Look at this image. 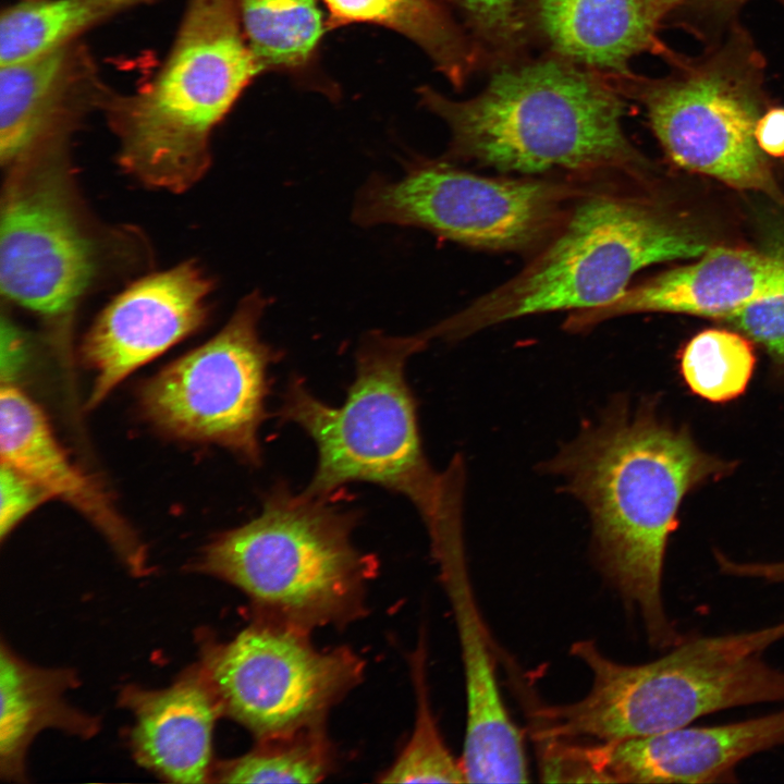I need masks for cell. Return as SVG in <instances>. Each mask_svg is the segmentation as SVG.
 <instances>
[{
  "label": "cell",
  "instance_id": "3957f363",
  "mask_svg": "<svg viewBox=\"0 0 784 784\" xmlns=\"http://www.w3.org/2000/svg\"><path fill=\"white\" fill-rule=\"evenodd\" d=\"M427 343L422 333L372 332L357 352L355 378L340 406L320 401L293 378L279 416L301 427L316 445L318 463L306 492L330 497L356 481L396 492L416 507L433 549L464 540V471L461 460L445 471L434 470L422 449L405 366Z\"/></svg>",
  "mask_w": 784,
  "mask_h": 784
},
{
  "label": "cell",
  "instance_id": "1f68e13d",
  "mask_svg": "<svg viewBox=\"0 0 784 784\" xmlns=\"http://www.w3.org/2000/svg\"><path fill=\"white\" fill-rule=\"evenodd\" d=\"M755 137L765 155L784 157V107H772L760 115Z\"/></svg>",
  "mask_w": 784,
  "mask_h": 784
},
{
  "label": "cell",
  "instance_id": "6da1fadb",
  "mask_svg": "<svg viewBox=\"0 0 784 784\" xmlns=\"http://www.w3.org/2000/svg\"><path fill=\"white\" fill-rule=\"evenodd\" d=\"M731 464L700 450L688 433L651 409L616 400L548 464L588 510L598 565L642 618L650 644L684 637L663 602V566L677 512L693 488Z\"/></svg>",
  "mask_w": 784,
  "mask_h": 784
},
{
  "label": "cell",
  "instance_id": "f546056e",
  "mask_svg": "<svg viewBox=\"0 0 784 784\" xmlns=\"http://www.w3.org/2000/svg\"><path fill=\"white\" fill-rule=\"evenodd\" d=\"M714 556L720 571L725 575L784 584V561L738 562L719 551Z\"/></svg>",
  "mask_w": 784,
  "mask_h": 784
},
{
  "label": "cell",
  "instance_id": "83f0119b",
  "mask_svg": "<svg viewBox=\"0 0 784 784\" xmlns=\"http://www.w3.org/2000/svg\"><path fill=\"white\" fill-rule=\"evenodd\" d=\"M784 367V293L756 299L723 318Z\"/></svg>",
  "mask_w": 784,
  "mask_h": 784
},
{
  "label": "cell",
  "instance_id": "603a6c76",
  "mask_svg": "<svg viewBox=\"0 0 784 784\" xmlns=\"http://www.w3.org/2000/svg\"><path fill=\"white\" fill-rule=\"evenodd\" d=\"M246 41L262 72L308 66L326 30L318 0H235Z\"/></svg>",
  "mask_w": 784,
  "mask_h": 784
},
{
  "label": "cell",
  "instance_id": "7402d4cb",
  "mask_svg": "<svg viewBox=\"0 0 784 784\" xmlns=\"http://www.w3.org/2000/svg\"><path fill=\"white\" fill-rule=\"evenodd\" d=\"M158 0H17L0 14V65L79 40L88 30Z\"/></svg>",
  "mask_w": 784,
  "mask_h": 784
},
{
  "label": "cell",
  "instance_id": "d6a6232c",
  "mask_svg": "<svg viewBox=\"0 0 784 784\" xmlns=\"http://www.w3.org/2000/svg\"><path fill=\"white\" fill-rule=\"evenodd\" d=\"M747 0H688L683 9H689L701 16L716 20L725 19L734 13ZM784 5V0H779Z\"/></svg>",
  "mask_w": 784,
  "mask_h": 784
},
{
  "label": "cell",
  "instance_id": "5b68a950",
  "mask_svg": "<svg viewBox=\"0 0 784 784\" xmlns=\"http://www.w3.org/2000/svg\"><path fill=\"white\" fill-rule=\"evenodd\" d=\"M784 639V621L719 636L684 637L664 656L642 664L615 662L591 640L571 653L592 674L581 699L534 713L538 740L593 738L602 743L689 725L725 709L784 701V671L763 652Z\"/></svg>",
  "mask_w": 784,
  "mask_h": 784
},
{
  "label": "cell",
  "instance_id": "ffe728a7",
  "mask_svg": "<svg viewBox=\"0 0 784 784\" xmlns=\"http://www.w3.org/2000/svg\"><path fill=\"white\" fill-rule=\"evenodd\" d=\"M77 685L75 671L33 665L1 644L0 775L3 779L21 781L24 777L27 748L46 728L82 738L98 732V718L65 700L64 694Z\"/></svg>",
  "mask_w": 784,
  "mask_h": 784
},
{
  "label": "cell",
  "instance_id": "7a4b0ae2",
  "mask_svg": "<svg viewBox=\"0 0 784 784\" xmlns=\"http://www.w3.org/2000/svg\"><path fill=\"white\" fill-rule=\"evenodd\" d=\"M490 70L468 99L418 89L450 131V158L527 175L645 174L647 161L623 127V95L604 74L546 52Z\"/></svg>",
  "mask_w": 784,
  "mask_h": 784
},
{
  "label": "cell",
  "instance_id": "ac0fdd59",
  "mask_svg": "<svg viewBox=\"0 0 784 784\" xmlns=\"http://www.w3.org/2000/svg\"><path fill=\"white\" fill-rule=\"evenodd\" d=\"M1 383V463L84 515L132 575H148L147 548L109 494L70 458L39 406L13 382Z\"/></svg>",
  "mask_w": 784,
  "mask_h": 784
},
{
  "label": "cell",
  "instance_id": "7c38bea8",
  "mask_svg": "<svg viewBox=\"0 0 784 784\" xmlns=\"http://www.w3.org/2000/svg\"><path fill=\"white\" fill-rule=\"evenodd\" d=\"M62 151L19 163L24 169L10 180L1 205V293L51 317L70 311L96 272L95 245L59 167Z\"/></svg>",
  "mask_w": 784,
  "mask_h": 784
},
{
  "label": "cell",
  "instance_id": "277c9868",
  "mask_svg": "<svg viewBox=\"0 0 784 784\" xmlns=\"http://www.w3.org/2000/svg\"><path fill=\"white\" fill-rule=\"evenodd\" d=\"M709 248L703 233L663 204L588 186L518 273L428 332L460 340L519 317L599 308L617 299L642 268Z\"/></svg>",
  "mask_w": 784,
  "mask_h": 784
},
{
  "label": "cell",
  "instance_id": "4dcf8cb0",
  "mask_svg": "<svg viewBox=\"0 0 784 784\" xmlns=\"http://www.w3.org/2000/svg\"><path fill=\"white\" fill-rule=\"evenodd\" d=\"M26 356L23 332L4 316L1 318V382H12Z\"/></svg>",
  "mask_w": 784,
  "mask_h": 784
},
{
  "label": "cell",
  "instance_id": "30bf717a",
  "mask_svg": "<svg viewBox=\"0 0 784 784\" xmlns=\"http://www.w3.org/2000/svg\"><path fill=\"white\" fill-rule=\"evenodd\" d=\"M268 304L245 296L210 340L173 360L139 390L145 417L174 439L222 446L253 466L261 462L269 366L279 353L259 336Z\"/></svg>",
  "mask_w": 784,
  "mask_h": 784
},
{
  "label": "cell",
  "instance_id": "e0dca14e",
  "mask_svg": "<svg viewBox=\"0 0 784 784\" xmlns=\"http://www.w3.org/2000/svg\"><path fill=\"white\" fill-rule=\"evenodd\" d=\"M688 0H522L531 42L609 76L633 74L645 52L671 58L658 37L665 19Z\"/></svg>",
  "mask_w": 784,
  "mask_h": 784
},
{
  "label": "cell",
  "instance_id": "44dd1931",
  "mask_svg": "<svg viewBox=\"0 0 784 784\" xmlns=\"http://www.w3.org/2000/svg\"><path fill=\"white\" fill-rule=\"evenodd\" d=\"M321 1L328 11V30L354 23L394 30L416 44L457 90L487 66L469 33L441 0Z\"/></svg>",
  "mask_w": 784,
  "mask_h": 784
},
{
  "label": "cell",
  "instance_id": "484cf974",
  "mask_svg": "<svg viewBox=\"0 0 784 784\" xmlns=\"http://www.w3.org/2000/svg\"><path fill=\"white\" fill-rule=\"evenodd\" d=\"M755 362L752 347L745 338L710 329L698 333L686 345L681 370L695 393L709 401L723 402L746 389Z\"/></svg>",
  "mask_w": 784,
  "mask_h": 784
},
{
  "label": "cell",
  "instance_id": "cb8c5ba5",
  "mask_svg": "<svg viewBox=\"0 0 784 784\" xmlns=\"http://www.w3.org/2000/svg\"><path fill=\"white\" fill-rule=\"evenodd\" d=\"M324 724L293 734L257 740L241 757L213 765L211 782L317 783L333 767V750Z\"/></svg>",
  "mask_w": 784,
  "mask_h": 784
},
{
  "label": "cell",
  "instance_id": "8fae6325",
  "mask_svg": "<svg viewBox=\"0 0 784 784\" xmlns=\"http://www.w3.org/2000/svg\"><path fill=\"white\" fill-rule=\"evenodd\" d=\"M309 634L255 618L229 641L208 642L199 665L221 714L256 740L324 724L363 679L365 661L346 646L319 650Z\"/></svg>",
  "mask_w": 784,
  "mask_h": 784
},
{
  "label": "cell",
  "instance_id": "f1b7e54d",
  "mask_svg": "<svg viewBox=\"0 0 784 784\" xmlns=\"http://www.w3.org/2000/svg\"><path fill=\"white\" fill-rule=\"evenodd\" d=\"M51 499L35 481L7 464L0 466V537L3 541L17 524Z\"/></svg>",
  "mask_w": 784,
  "mask_h": 784
},
{
  "label": "cell",
  "instance_id": "4fadbf2b",
  "mask_svg": "<svg viewBox=\"0 0 784 784\" xmlns=\"http://www.w3.org/2000/svg\"><path fill=\"white\" fill-rule=\"evenodd\" d=\"M213 285L195 261L147 275L119 294L86 333L81 355L94 371L88 408L127 376L199 329Z\"/></svg>",
  "mask_w": 784,
  "mask_h": 784
},
{
  "label": "cell",
  "instance_id": "52a82bcc",
  "mask_svg": "<svg viewBox=\"0 0 784 784\" xmlns=\"http://www.w3.org/2000/svg\"><path fill=\"white\" fill-rule=\"evenodd\" d=\"M278 483L249 522L216 536L191 568L244 592L255 618L307 633L366 612L378 564L352 541L357 514Z\"/></svg>",
  "mask_w": 784,
  "mask_h": 784
},
{
  "label": "cell",
  "instance_id": "8992f818",
  "mask_svg": "<svg viewBox=\"0 0 784 784\" xmlns=\"http://www.w3.org/2000/svg\"><path fill=\"white\" fill-rule=\"evenodd\" d=\"M260 73L235 0H186L154 77L105 103L119 164L147 186L188 189L209 168L213 130Z\"/></svg>",
  "mask_w": 784,
  "mask_h": 784
},
{
  "label": "cell",
  "instance_id": "4316f807",
  "mask_svg": "<svg viewBox=\"0 0 784 784\" xmlns=\"http://www.w3.org/2000/svg\"><path fill=\"white\" fill-rule=\"evenodd\" d=\"M462 20L487 66L522 59L531 46L522 0H441Z\"/></svg>",
  "mask_w": 784,
  "mask_h": 784
},
{
  "label": "cell",
  "instance_id": "9a60e30c",
  "mask_svg": "<svg viewBox=\"0 0 784 784\" xmlns=\"http://www.w3.org/2000/svg\"><path fill=\"white\" fill-rule=\"evenodd\" d=\"M784 744V710L735 723L689 726L588 747L600 782L712 783L743 760Z\"/></svg>",
  "mask_w": 784,
  "mask_h": 784
},
{
  "label": "cell",
  "instance_id": "d4e9b609",
  "mask_svg": "<svg viewBox=\"0 0 784 784\" xmlns=\"http://www.w3.org/2000/svg\"><path fill=\"white\" fill-rule=\"evenodd\" d=\"M416 713L413 733L394 762L378 780L382 783H464L462 762L445 745L431 710L424 635L409 657Z\"/></svg>",
  "mask_w": 784,
  "mask_h": 784
},
{
  "label": "cell",
  "instance_id": "ba28073f",
  "mask_svg": "<svg viewBox=\"0 0 784 784\" xmlns=\"http://www.w3.org/2000/svg\"><path fill=\"white\" fill-rule=\"evenodd\" d=\"M663 78L609 76L623 95L640 101L651 128L676 166L731 187L761 192L779 203L765 154L755 137L765 100L764 60L739 27L697 58L675 53Z\"/></svg>",
  "mask_w": 784,
  "mask_h": 784
},
{
  "label": "cell",
  "instance_id": "d6986e66",
  "mask_svg": "<svg viewBox=\"0 0 784 784\" xmlns=\"http://www.w3.org/2000/svg\"><path fill=\"white\" fill-rule=\"evenodd\" d=\"M119 701L133 715L130 746L140 767L172 783L211 781L212 733L222 714L199 664L166 688L127 685Z\"/></svg>",
  "mask_w": 784,
  "mask_h": 784
},
{
  "label": "cell",
  "instance_id": "5bb4252c",
  "mask_svg": "<svg viewBox=\"0 0 784 784\" xmlns=\"http://www.w3.org/2000/svg\"><path fill=\"white\" fill-rule=\"evenodd\" d=\"M112 91L82 39L0 65L2 166L63 150L84 118L101 112Z\"/></svg>",
  "mask_w": 784,
  "mask_h": 784
},
{
  "label": "cell",
  "instance_id": "9c48e42d",
  "mask_svg": "<svg viewBox=\"0 0 784 784\" xmlns=\"http://www.w3.org/2000/svg\"><path fill=\"white\" fill-rule=\"evenodd\" d=\"M587 187L575 181L489 177L444 160L417 159L397 180H369L353 218L364 226L425 229L477 249L536 250Z\"/></svg>",
  "mask_w": 784,
  "mask_h": 784
},
{
  "label": "cell",
  "instance_id": "2e32d148",
  "mask_svg": "<svg viewBox=\"0 0 784 784\" xmlns=\"http://www.w3.org/2000/svg\"><path fill=\"white\" fill-rule=\"evenodd\" d=\"M781 293H784V248L710 247L697 262L628 287L605 306L572 313L565 328L578 332L622 315L651 311L723 319L756 299Z\"/></svg>",
  "mask_w": 784,
  "mask_h": 784
}]
</instances>
